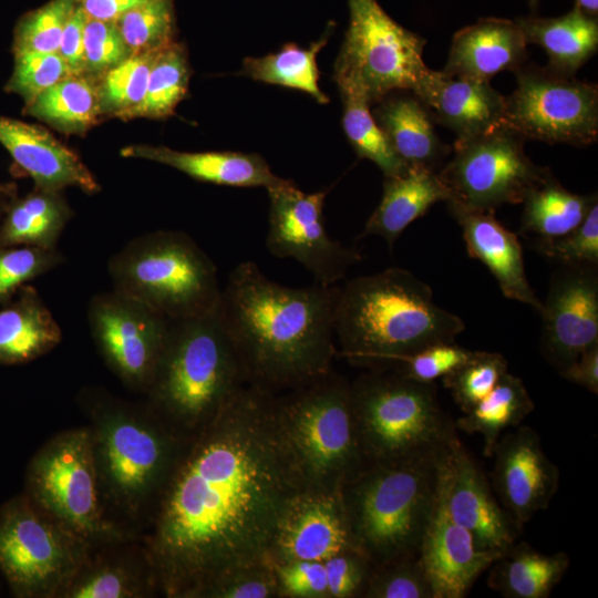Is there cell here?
<instances>
[{
    "label": "cell",
    "mask_w": 598,
    "mask_h": 598,
    "mask_svg": "<svg viewBox=\"0 0 598 598\" xmlns=\"http://www.w3.org/2000/svg\"><path fill=\"white\" fill-rule=\"evenodd\" d=\"M305 489L277 394L247 383L186 442L150 519L144 547L159 591L196 598L220 573L266 560Z\"/></svg>",
    "instance_id": "cell-1"
},
{
    "label": "cell",
    "mask_w": 598,
    "mask_h": 598,
    "mask_svg": "<svg viewBox=\"0 0 598 598\" xmlns=\"http://www.w3.org/2000/svg\"><path fill=\"white\" fill-rule=\"evenodd\" d=\"M339 293L318 283L286 287L254 261L237 265L218 308L247 383L277 393L332 371Z\"/></svg>",
    "instance_id": "cell-2"
},
{
    "label": "cell",
    "mask_w": 598,
    "mask_h": 598,
    "mask_svg": "<svg viewBox=\"0 0 598 598\" xmlns=\"http://www.w3.org/2000/svg\"><path fill=\"white\" fill-rule=\"evenodd\" d=\"M463 320L437 306L431 287L402 268L348 281L340 289L334 331L337 355L381 370L392 358L454 342Z\"/></svg>",
    "instance_id": "cell-3"
},
{
    "label": "cell",
    "mask_w": 598,
    "mask_h": 598,
    "mask_svg": "<svg viewBox=\"0 0 598 598\" xmlns=\"http://www.w3.org/2000/svg\"><path fill=\"white\" fill-rule=\"evenodd\" d=\"M246 384L244 368L217 306L196 317L171 320L145 391L146 409L174 434L189 441Z\"/></svg>",
    "instance_id": "cell-4"
},
{
    "label": "cell",
    "mask_w": 598,
    "mask_h": 598,
    "mask_svg": "<svg viewBox=\"0 0 598 598\" xmlns=\"http://www.w3.org/2000/svg\"><path fill=\"white\" fill-rule=\"evenodd\" d=\"M445 451L369 463L341 487L354 546L373 566L417 557L436 504Z\"/></svg>",
    "instance_id": "cell-5"
},
{
    "label": "cell",
    "mask_w": 598,
    "mask_h": 598,
    "mask_svg": "<svg viewBox=\"0 0 598 598\" xmlns=\"http://www.w3.org/2000/svg\"><path fill=\"white\" fill-rule=\"evenodd\" d=\"M92 442L104 506L130 519H150L187 441L147 409L114 400L91 405ZM106 509V508H105Z\"/></svg>",
    "instance_id": "cell-6"
},
{
    "label": "cell",
    "mask_w": 598,
    "mask_h": 598,
    "mask_svg": "<svg viewBox=\"0 0 598 598\" xmlns=\"http://www.w3.org/2000/svg\"><path fill=\"white\" fill-rule=\"evenodd\" d=\"M350 394L368 464L437 454L457 439L434 383L373 370L350 383Z\"/></svg>",
    "instance_id": "cell-7"
},
{
    "label": "cell",
    "mask_w": 598,
    "mask_h": 598,
    "mask_svg": "<svg viewBox=\"0 0 598 598\" xmlns=\"http://www.w3.org/2000/svg\"><path fill=\"white\" fill-rule=\"evenodd\" d=\"M277 408L306 489L339 492L368 465L342 377L330 371L277 395Z\"/></svg>",
    "instance_id": "cell-8"
},
{
    "label": "cell",
    "mask_w": 598,
    "mask_h": 598,
    "mask_svg": "<svg viewBox=\"0 0 598 598\" xmlns=\"http://www.w3.org/2000/svg\"><path fill=\"white\" fill-rule=\"evenodd\" d=\"M114 290L169 320L214 310L220 300L217 269L185 233L159 230L135 238L109 264Z\"/></svg>",
    "instance_id": "cell-9"
},
{
    "label": "cell",
    "mask_w": 598,
    "mask_h": 598,
    "mask_svg": "<svg viewBox=\"0 0 598 598\" xmlns=\"http://www.w3.org/2000/svg\"><path fill=\"white\" fill-rule=\"evenodd\" d=\"M349 27L334 62L340 94L370 106L393 91L419 95L431 71L423 61L426 40L394 21L377 0H348Z\"/></svg>",
    "instance_id": "cell-10"
},
{
    "label": "cell",
    "mask_w": 598,
    "mask_h": 598,
    "mask_svg": "<svg viewBox=\"0 0 598 598\" xmlns=\"http://www.w3.org/2000/svg\"><path fill=\"white\" fill-rule=\"evenodd\" d=\"M93 544L27 494L0 507V570L20 598H58Z\"/></svg>",
    "instance_id": "cell-11"
},
{
    "label": "cell",
    "mask_w": 598,
    "mask_h": 598,
    "mask_svg": "<svg viewBox=\"0 0 598 598\" xmlns=\"http://www.w3.org/2000/svg\"><path fill=\"white\" fill-rule=\"evenodd\" d=\"M25 494L93 545L125 540L101 496L90 427L63 431L37 452Z\"/></svg>",
    "instance_id": "cell-12"
},
{
    "label": "cell",
    "mask_w": 598,
    "mask_h": 598,
    "mask_svg": "<svg viewBox=\"0 0 598 598\" xmlns=\"http://www.w3.org/2000/svg\"><path fill=\"white\" fill-rule=\"evenodd\" d=\"M524 142L505 124L470 140H456L452 157L437 172L450 193L445 203L476 212L522 204L549 171L526 155Z\"/></svg>",
    "instance_id": "cell-13"
},
{
    "label": "cell",
    "mask_w": 598,
    "mask_h": 598,
    "mask_svg": "<svg viewBox=\"0 0 598 598\" xmlns=\"http://www.w3.org/2000/svg\"><path fill=\"white\" fill-rule=\"evenodd\" d=\"M504 124L525 140L587 146L598 137V86L536 64L515 72Z\"/></svg>",
    "instance_id": "cell-14"
},
{
    "label": "cell",
    "mask_w": 598,
    "mask_h": 598,
    "mask_svg": "<svg viewBox=\"0 0 598 598\" xmlns=\"http://www.w3.org/2000/svg\"><path fill=\"white\" fill-rule=\"evenodd\" d=\"M267 192L270 208L266 247L271 255L295 259L321 286H334L362 260L360 251L328 235L323 217L327 190L305 193L287 179Z\"/></svg>",
    "instance_id": "cell-15"
},
{
    "label": "cell",
    "mask_w": 598,
    "mask_h": 598,
    "mask_svg": "<svg viewBox=\"0 0 598 598\" xmlns=\"http://www.w3.org/2000/svg\"><path fill=\"white\" fill-rule=\"evenodd\" d=\"M92 338L109 368L128 386L148 388L171 320L120 291L95 296L89 308Z\"/></svg>",
    "instance_id": "cell-16"
},
{
    "label": "cell",
    "mask_w": 598,
    "mask_h": 598,
    "mask_svg": "<svg viewBox=\"0 0 598 598\" xmlns=\"http://www.w3.org/2000/svg\"><path fill=\"white\" fill-rule=\"evenodd\" d=\"M597 267L561 265L542 301L540 351L557 372L598 344Z\"/></svg>",
    "instance_id": "cell-17"
},
{
    "label": "cell",
    "mask_w": 598,
    "mask_h": 598,
    "mask_svg": "<svg viewBox=\"0 0 598 598\" xmlns=\"http://www.w3.org/2000/svg\"><path fill=\"white\" fill-rule=\"evenodd\" d=\"M440 488L448 514L471 533L478 549L503 553L516 543L520 530L458 437L441 455Z\"/></svg>",
    "instance_id": "cell-18"
},
{
    "label": "cell",
    "mask_w": 598,
    "mask_h": 598,
    "mask_svg": "<svg viewBox=\"0 0 598 598\" xmlns=\"http://www.w3.org/2000/svg\"><path fill=\"white\" fill-rule=\"evenodd\" d=\"M352 549L357 548L340 491L305 489L287 506L266 560L272 565L324 560Z\"/></svg>",
    "instance_id": "cell-19"
},
{
    "label": "cell",
    "mask_w": 598,
    "mask_h": 598,
    "mask_svg": "<svg viewBox=\"0 0 598 598\" xmlns=\"http://www.w3.org/2000/svg\"><path fill=\"white\" fill-rule=\"evenodd\" d=\"M493 455V487L503 508L522 530L546 509L559 487V470L547 457L538 434L528 426L499 437Z\"/></svg>",
    "instance_id": "cell-20"
},
{
    "label": "cell",
    "mask_w": 598,
    "mask_h": 598,
    "mask_svg": "<svg viewBox=\"0 0 598 598\" xmlns=\"http://www.w3.org/2000/svg\"><path fill=\"white\" fill-rule=\"evenodd\" d=\"M502 555L478 549L468 530L448 514L440 488L417 555L431 581L434 598H463L475 580Z\"/></svg>",
    "instance_id": "cell-21"
},
{
    "label": "cell",
    "mask_w": 598,
    "mask_h": 598,
    "mask_svg": "<svg viewBox=\"0 0 598 598\" xmlns=\"http://www.w3.org/2000/svg\"><path fill=\"white\" fill-rule=\"evenodd\" d=\"M416 96L433 121L451 130L457 140H470L504 124L505 96L488 81L432 70Z\"/></svg>",
    "instance_id": "cell-22"
},
{
    "label": "cell",
    "mask_w": 598,
    "mask_h": 598,
    "mask_svg": "<svg viewBox=\"0 0 598 598\" xmlns=\"http://www.w3.org/2000/svg\"><path fill=\"white\" fill-rule=\"evenodd\" d=\"M0 143L37 188L60 190L74 186L89 194L99 190L80 157L40 126L0 115Z\"/></svg>",
    "instance_id": "cell-23"
},
{
    "label": "cell",
    "mask_w": 598,
    "mask_h": 598,
    "mask_svg": "<svg viewBox=\"0 0 598 598\" xmlns=\"http://www.w3.org/2000/svg\"><path fill=\"white\" fill-rule=\"evenodd\" d=\"M446 205L462 228L468 256L487 267L506 298L528 305L539 312L542 301L526 277L517 235L496 219L495 212L467 210Z\"/></svg>",
    "instance_id": "cell-24"
},
{
    "label": "cell",
    "mask_w": 598,
    "mask_h": 598,
    "mask_svg": "<svg viewBox=\"0 0 598 598\" xmlns=\"http://www.w3.org/2000/svg\"><path fill=\"white\" fill-rule=\"evenodd\" d=\"M527 44L516 21L483 18L454 34L442 71L489 82L497 73L515 72L525 64Z\"/></svg>",
    "instance_id": "cell-25"
},
{
    "label": "cell",
    "mask_w": 598,
    "mask_h": 598,
    "mask_svg": "<svg viewBox=\"0 0 598 598\" xmlns=\"http://www.w3.org/2000/svg\"><path fill=\"white\" fill-rule=\"evenodd\" d=\"M375 105L372 115L396 155L406 165L437 173L452 150L440 140L421 99L412 91H393Z\"/></svg>",
    "instance_id": "cell-26"
},
{
    "label": "cell",
    "mask_w": 598,
    "mask_h": 598,
    "mask_svg": "<svg viewBox=\"0 0 598 598\" xmlns=\"http://www.w3.org/2000/svg\"><path fill=\"white\" fill-rule=\"evenodd\" d=\"M124 157L143 158L176 168L202 182L234 187H276L285 183L258 154L239 152H179L165 146L131 145Z\"/></svg>",
    "instance_id": "cell-27"
},
{
    "label": "cell",
    "mask_w": 598,
    "mask_h": 598,
    "mask_svg": "<svg viewBox=\"0 0 598 598\" xmlns=\"http://www.w3.org/2000/svg\"><path fill=\"white\" fill-rule=\"evenodd\" d=\"M159 591L150 556L140 550L94 551L58 598H141Z\"/></svg>",
    "instance_id": "cell-28"
},
{
    "label": "cell",
    "mask_w": 598,
    "mask_h": 598,
    "mask_svg": "<svg viewBox=\"0 0 598 598\" xmlns=\"http://www.w3.org/2000/svg\"><path fill=\"white\" fill-rule=\"evenodd\" d=\"M450 193L434 171L419 165L392 176H384L383 194L369 217L360 237H382L390 249L408 226L439 202H447Z\"/></svg>",
    "instance_id": "cell-29"
},
{
    "label": "cell",
    "mask_w": 598,
    "mask_h": 598,
    "mask_svg": "<svg viewBox=\"0 0 598 598\" xmlns=\"http://www.w3.org/2000/svg\"><path fill=\"white\" fill-rule=\"evenodd\" d=\"M272 567L279 598H358L363 597L373 565L361 551L352 549L324 560L289 561Z\"/></svg>",
    "instance_id": "cell-30"
},
{
    "label": "cell",
    "mask_w": 598,
    "mask_h": 598,
    "mask_svg": "<svg viewBox=\"0 0 598 598\" xmlns=\"http://www.w3.org/2000/svg\"><path fill=\"white\" fill-rule=\"evenodd\" d=\"M62 331L34 288L0 309V364L33 361L54 349Z\"/></svg>",
    "instance_id": "cell-31"
},
{
    "label": "cell",
    "mask_w": 598,
    "mask_h": 598,
    "mask_svg": "<svg viewBox=\"0 0 598 598\" xmlns=\"http://www.w3.org/2000/svg\"><path fill=\"white\" fill-rule=\"evenodd\" d=\"M527 43L540 45L548 55L547 68L575 75L598 49V20L574 7L558 18L535 13L516 20Z\"/></svg>",
    "instance_id": "cell-32"
},
{
    "label": "cell",
    "mask_w": 598,
    "mask_h": 598,
    "mask_svg": "<svg viewBox=\"0 0 598 598\" xmlns=\"http://www.w3.org/2000/svg\"><path fill=\"white\" fill-rule=\"evenodd\" d=\"M566 553L546 555L514 544L492 564L488 586L506 598H547L569 568Z\"/></svg>",
    "instance_id": "cell-33"
},
{
    "label": "cell",
    "mask_w": 598,
    "mask_h": 598,
    "mask_svg": "<svg viewBox=\"0 0 598 598\" xmlns=\"http://www.w3.org/2000/svg\"><path fill=\"white\" fill-rule=\"evenodd\" d=\"M597 193L578 195L566 189L550 169L526 194L519 233L527 239H551L578 227L591 207Z\"/></svg>",
    "instance_id": "cell-34"
},
{
    "label": "cell",
    "mask_w": 598,
    "mask_h": 598,
    "mask_svg": "<svg viewBox=\"0 0 598 598\" xmlns=\"http://www.w3.org/2000/svg\"><path fill=\"white\" fill-rule=\"evenodd\" d=\"M71 217V209L59 190L37 188L12 200L0 227V248L31 245L55 248Z\"/></svg>",
    "instance_id": "cell-35"
},
{
    "label": "cell",
    "mask_w": 598,
    "mask_h": 598,
    "mask_svg": "<svg viewBox=\"0 0 598 598\" xmlns=\"http://www.w3.org/2000/svg\"><path fill=\"white\" fill-rule=\"evenodd\" d=\"M27 114L66 134H84L102 115L96 80L69 75L27 104Z\"/></svg>",
    "instance_id": "cell-36"
},
{
    "label": "cell",
    "mask_w": 598,
    "mask_h": 598,
    "mask_svg": "<svg viewBox=\"0 0 598 598\" xmlns=\"http://www.w3.org/2000/svg\"><path fill=\"white\" fill-rule=\"evenodd\" d=\"M535 405L523 381L506 372L491 393L456 421L455 426L467 434H480L483 453L493 456L503 432L518 426Z\"/></svg>",
    "instance_id": "cell-37"
},
{
    "label": "cell",
    "mask_w": 598,
    "mask_h": 598,
    "mask_svg": "<svg viewBox=\"0 0 598 598\" xmlns=\"http://www.w3.org/2000/svg\"><path fill=\"white\" fill-rule=\"evenodd\" d=\"M327 41L328 35H323L306 49L287 43L278 52L245 58L241 73L255 81L300 90L327 104L329 97L319 87L317 64V55Z\"/></svg>",
    "instance_id": "cell-38"
},
{
    "label": "cell",
    "mask_w": 598,
    "mask_h": 598,
    "mask_svg": "<svg viewBox=\"0 0 598 598\" xmlns=\"http://www.w3.org/2000/svg\"><path fill=\"white\" fill-rule=\"evenodd\" d=\"M189 75L186 51L182 44L173 41L158 50L150 71L145 96L128 120L172 115L187 93Z\"/></svg>",
    "instance_id": "cell-39"
},
{
    "label": "cell",
    "mask_w": 598,
    "mask_h": 598,
    "mask_svg": "<svg viewBox=\"0 0 598 598\" xmlns=\"http://www.w3.org/2000/svg\"><path fill=\"white\" fill-rule=\"evenodd\" d=\"M341 97L343 131L357 155L373 162L384 176L403 172L408 165L392 148L384 132L374 120L370 105L354 95L341 94Z\"/></svg>",
    "instance_id": "cell-40"
},
{
    "label": "cell",
    "mask_w": 598,
    "mask_h": 598,
    "mask_svg": "<svg viewBox=\"0 0 598 598\" xmlns=\"http://www.w3.org/2000/svg\"><path fill=\"white\" fill-rule=\"evenodd\" d=\"M156 53L157 51L131 54L96 79L102 114L128 120L145 96Z\"/></svg>",
    "instance_id": "cell-41"
},
{
    "label": "cell",
    "mask_w": 598,
    "mask_h": 598,
    "mask_svg": "<svg viewBox=\"0 0 598 598\" xmlns=\"http://www.w3.org/2000/svg\"><path fill=\"white\" fill-rule=\"evenodd\" d=\"M115 23L131 54L158 51L174 41L173 0H143Z\"/></svg>",
    "instance_id": "cell-42"
},
{
    "label": "cell",
    "mask_w": 598,
    "mask_h": 598,
    "mask_svg": "<svg viewBox=\"0 0 598 598\" xmlns=\"http://www.w3.org/2000/svg\"><path fill=\"white\" fill-rule=\"evenodd\" d=\"M506 372L507 361L501 353L472 351L465 362L442 379L455 403L466 413L491 393Z\"/></svg>",
    "instance_id": "cell-43"
},
{
    "label": "cell",
    "mask_w": 598,
    "mask_h": 598,
    "mask_svg": "<svg viewBox=\"0 0 598 598\" xmlns=\"http://www.w3.org/2000/svg\"><path fill=\"white\" fill-rule=\"evenodd\" d=\"M80 0H52L24 16L14 32V54L58 52L64 27Z\"/></svg>",
    "instance_id": "cell-44"
},
{
    "label": "cell",
    "mask_w": 598,
    "mask_h": 598,
    "mask_svg": "<svg viewBox=\"0 0 598 598\" xmlns=\"http://www.w3.org/2000/svg\"><path fill=\"white\" fill-rule=\"evenodd\" d=\"M363 598H434L425 569L417 557L372 567Z\"/></svg>",
    "instance_id": "cell-45"
},
{
    "label": "cell",
    "mask_w": 598,
    "mask_h": 598,
    "mask_svg": "<svg viewBox=\"0 0 598 598\" xmlns=\"http://www.w3.org/2000/svg\"><path fill=\"white\" fill-rule=\"evenodd\" d=\"M196 598H279L275 569L267 560L229 568L207 582Z\"/></svg>",
    "instance_id": "cell-46"
},
{
    "label": "cell",
    "mask_w": 598,
    "mask_h": 598,
    "mask_svg": "<svg viewBox=\"0 0 598 598\" xmlns=\"http://www.w3.org/2000/svg\"><path fill=\"white\" fill-rule=\"evenodd\" d=\"M539 256L561 265L598 266V203L582 223L568 234L551 239H528Z\"/></svg>",
    "instance_id": "cell-47"
},
{
    "label": "cell",
    "mask_w": 598,
    "mask_h": 598,
    "mask_svg": "<svg viewBox=\"0 0 598 598\" xmlns=\"http://www.w3.org/2000/svg\"><path fill=\"white\" fill-rule=\"evenodd\" d=\"M71 75L58 52H25L14 54V68L7 91L31 103L40 93Z\"/></svg>",
    "instance_id": "cell-48"
},
{
    "label": "cell",
    "mask_w": 598,
    "mask_h": 598,
    "mask_svg": "<svg viewBox=\"0 0 598 598\" xmlns=\"http://www.w3.org/2000/svg\"><path fill=\"white\" fill-rule=\"evenodd\" d=\"M61 260L55 248L19 245L0 248V303L25 282L51 270Z\"/></svg>",
    "instance_id": "cell-49"
},
{
    "label": "cell",
    "mask_w": 598,
    "mask_h": 598,
    "mask_svg": "<svg viewBox=\"0 0 598 598\" xmlns=\"http://www.w3.org/2000/svg\"><path fill=\"white\" fill-rule=\"evenodd\" d=\"M472 351L454 342L437 343L410 354L392 358L381 370L395 372L413 381L434 383L465 362Z\"/></svg>",
    "instance_id": "cell-50"
},
{
    "label": "cell",
    "mask_w": 598,
    "mask_h": 598,
    "mask_svg": "<svg viewBox=\"0 0 598 598\" xmlns=\"http://www.w3.org/2000/svg\"><path fill=\"white\" fill-rule=\"evenodd\" d=\"M83 43L85 75L94 80L131 55L115 22L86 17Z\"/></svg>",
    "instance_id": "cell-51"
},
{
    "label": "cell",
    "mask_w": 598,
    "mask_h": 598,
    "mask_svg": "<svg viewBox=\"0 0 598 598\" xmlns=\"http://www.w3.org/2000/svg\"><path fill=\"white\" fill-rule=\"evenodd\" d=\"M85 21L86 14L79 2L64 27L58 50L73 75H85L83 43Z\"/></svg>",
    "instance_id": "cell-52"
},
{
    "label": "cell",
    "mask_w": 598,
    "mask_h": 598,
    "mask_svg": "<svg viewBox=\"0 0 598 598\" xmlns=\"http://www.w3.org/2000/svg\"><path fill=\"white\" fill-rule=\"evenodd\" d=\"M565 380L591 393H598V344L582 352L568 367L558 372Z\"/></svg>",
    "instance_id": "cell-53"
},
{
    "label": "cell",
    "mask_w": 598,
    "mask_h": 598,
    "mask_svg": "<svg viewBox=\"0 0 598 598\" xmlns=\"http://www.w3.org/2000/svg\"><path fill=\"white\" fill-rule=\"evenodd\" d=\"M143 0H80L86 17L100 21L116 22L125 12Z\"/></svg>",
    "instance_id": "cell-54"
},
{
    "label": "cell",
    "mask_w": 598,
    "mask_h": 598,
    "mask_svg": "<svg viewBox=\"0 0 598 598\" xmlns=\"http://www.w3.org/2000/svg\"><path fill=\"white\" fill-rule=\"evenodd\" d=\"M574 7L580 9L589 16L597 17L598 0H575Z\"/></svg>",
    "instance_id": "cell-55"
},
{
    "label": "cell",
    "mask_w": 598,
    "mask_h": 598,
    "mask_svg": "<svg viewBox=\"0 0 598 598\" xmlns=\"http://www.w3.org/2000/svg\"><path fill=\"white\" fill-rule=\"evenodd\" d=\"M11 189L0 186V215L3 210H7L8 206L11 204Z\"/></svg>",
    "instance_id": "cell-56"
},
{
    "label": "cell",
    "mask_w": 598,
    "mask_h": 598,
    "mask_svg": "<svg viewBox=\"0 0 598 598\" xmlns=\"http://www.w3.org/2000/svg\"><path fill=\"white\" fill-rule=\"evenodd\" d=\"M538 1H539V0H528L529 7H530V9L534 11V13H535V11H536V9H537Z\"/></svg>",
    "instance_id": "cell-57"
}]
</instances>
